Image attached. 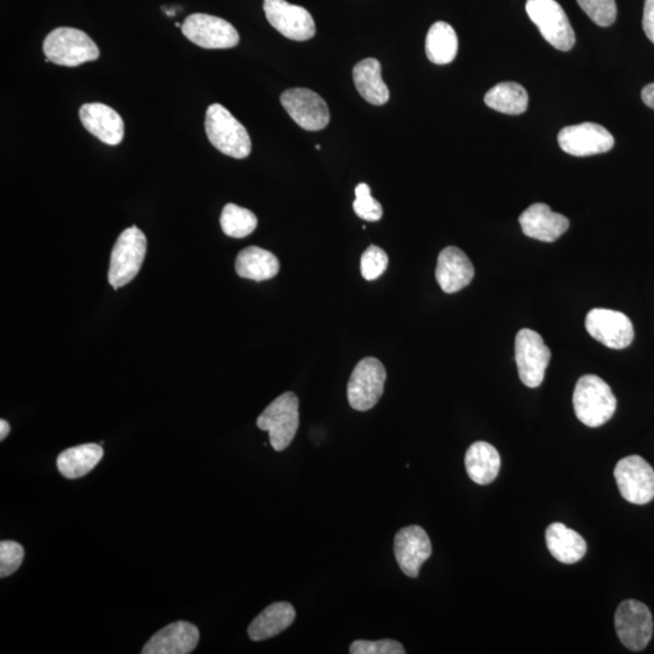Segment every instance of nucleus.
<instances>
[{
    "label": "nucleus",
    "instance_id": "obj_1",
    "mask_svg": "<svg viewBox=\"0 0 654 654\" xmlns=\"http://www.w3.org/2000/svg\"><path fill=\"white\" fill-rule=\"evenodd\" d=\"M573 409L585 426L598 428L611 420L617 410V399L612 389L599 376L579 378L573 392Z\"/></svg>",
    "mask_w": 654,
    "mask_h": 654
},
{
    "label": "nucleus",
    "instance_id": "obj_2",
    "mask_svg": "<svg viewBox=\"0 0 654 654\" xmlns=\"http://www.w3.org/2000/svg\"><path fill=\"white\" fill-rule=\"evenodd\" d=\"M205 131L211 145L226 156L235 159L250 156L251 139L248 130L222 105L214 103L208 108Z\"/></svg>",
    "mask_w": 654,
    "mask_h": 654
},
{
    "label": "nucleus",
    "instance_id": "obj_3",
    "mask_svg": "<svg viewBox=\"0 0 654 654\" xmlns=\"http://www.w3.org/2000/svg\"><path fill=\"white\" fill-rule=\"evenodd\" d=\"M43 51L50 62L66 67H77L100 57L94 40L85 32L71 27H60L50 32L44 40Z\"/></svg>",
    "mask_w": 654,
    "mask_h": 654
},
{
    "label": "nucleus",
    "instance_id": "obj_4",
    "mask_svg": "<svg viewBox=\"0 0 654 654\" xmlns=\"http://www.w3.org/2000/svg\"><path fill=\"white\" fill-rule=\"evenodd\" d=\"M147 252L145 233L136 226L125 229L114 244L108 281L114 289L123 288L139 274Z\"/></svg>",
    "mask_w": 654,
    "mask_h": 654
},
{
    "label": "nucleus",
    "instance_id": "obj_5",
    "mask_svg": "<svg viewBox=\"0 0 654 654\" xmlns=\"http://www.w3.org/2000/svg\"><path fill=\"white\" fill-rule=\"evenodd\" d=\"M296 394L288 392L275 399L258 417L257 427L269 433V441L275 451L288 449L295 439L300 427V412H298Z\"/></svg>",
    "mask_w": 654,
    "mask_h": 654
},
{
    "label": "nucleus",
    "instance_id": "obj_6",
    "mask_svg": "<svg viewBox=\"0 0 654 654\" xmlns=\"http://www.w3.org/2000/svg\"><path fill=\"white\" fill-rule=\"evenodd\" d=\"M526 11L543 38L555 49L570 51L575 47V31L556 0H527Z\"/></svg>",
    "mask_w": 654,
    "mask_h": 654
},
{
    "label": "nucleus",
    "instance_id": "obj_7",
    "mask_svg": "<svg viewBox=\"0 0 654 654\" xmlns=\"http://www.w3.org/2000/svg\"><path fill=\"white\" fill-rule=\"evenodd\" d=\"M550 359L552 353L538 332L530 329L518 332L515 338V361L520 380L526 387L541 386Z\"/></svg>",
    "mask_w": 654,
    "mask_h": 654
},
{
    "label": "nucleus",
    "instance_id": "obj_8",
    "mask_svg": "<svg viewBox=\"0 0 654 654\" xmlns=\"http://www.w3.org/2000/svg\"><path fill=\"white\" fill-rule=\"evenodd\" d=\"M387 372L380 360L365 358L355 366L348 382V401L357 411H369L382 398Z\"/></svg>",
    "mask_w": 654,
    "mask_h": 654
},
{
    "label": "nucleus",
    "instance_id": "obj_9",
    "mask_svg": "<svg viewBox=\"0 0 654 654\" xmlns=\"http://www.w3.org/2000/svg\"><path fill=\"white\" fill-rule=\"evenodd\" d=\"M181 30L183 36L204 49H231L240 42L239 33L232 24L208 14L189 15Z\"/></svg>",
    "mask_w": 654,
    "mask_h": 654
},
{
    "label": "nucleus",
    "instance_id": "obj_10",
    "mask_svg": "<svg viewBox=\"0 0 654 654\" xmlns=\"http://www.w3.org/2000/svg\"><path fill=\"white\" fill-rule=\"evenodd\" d=\"M615 479L625 501L650 503L654 499V469L641 456H628L617 463Z\"/></svg>",
    "mask_w": 654,
    "mask_h": 654
},
{
    "label": "nucleus",
    "instance_id": "obj_11",
    "mask_svg": "<svg viewBox=\"0 0 654 654\" xmlns=\"http://www.w3.org/2000/svg\"><path fill=\"white\" fill-rule=\"evenodd\" d=\"M616 631L622 644L631 651H642L652 639L653 618L650 608L640 601L625 600L618 606Z\"/></svg>",
    "mask_w": 654,
    "mask_h": 654
},
{
    "label": "nucleus",
    "instance_id": "obj_12",
    "mask_svg": "<svg viewBox=\"0 0 654 654\" xmlns=\"http://www.w3.org/2000/svg\"><path fill=\"white\" fill-rule=\"evenodd\" d=\"M585 329L594 340L611 349H625L634 341V327L622 312L595 308L585 319Z\"/></svg>",
    "mask_w": 654,
    "mask_h": 654
},
{
    "label": "nucleus",
    "instance_id": "obj_13",
    "mask_svg": "<svg viewBox=\"0 0 654 654\" xmlns=\"http://www.w3.org/2000/svg\"><path fill=\"white\" fill-rule=\"evenodd\" d=\"M280 101L289 116L304 130L319 131L329 125V107L323 97L312 90L302 88L286 90L281 95Z\"/></svg>",
    "mask_w": 654,
    "mask_h": 654
},
{
    "label": "nucleus",
    "instance_id": "obj_14",
    "mask_svg": "<svg viewBox=\"0 0 654 654\" xmlns=\"http://www.w3.org/2000/svg\"><path fill=\"white\" fill-rule=\"evenodd\" d=\"M267 20L284 37L306 42L315 36V22L307 9L286 0H263Z\"/></svg>",
    "mask_w": 654,
    "mask_h": 654
},
{
    "label": "nucleus",
    "instance_id": "obj_15",
    "mask_svg": "<svg viewBox=\"0 0 654 654\" xmlns=\"http://www.w3.org/2000/svg\"><path fill=\"white\" fill-rule=\"evenodd\" d=\"M559 146L573 157H590L611 151L615 139L604 126L583 123L566 126L558 136Z\"/></svg>",
    "mask_w": 654,
    "mask_h": 654
},
{
    "label": "nucleus",
    "instance_id": "obj_16",
    "mask_svg": "<svg viewBox=\"0 0 654 654\" xmlns=\"http://www.w3.org/2000/svg\"><path fill=\"white\" fill-rule=\"evenodd\" d=\"M433 553L427 532L421 526L412 525L401 529L394 538V554L400 570L407 577L417 578L424 562Z\"/></svg>",
    "mask_w": 654,
    "mask_h": 654
},
{
    "label": "nucleus",
    "instance_id": "obj_17",
    "mask_svg": "<svg viewBox=\"0 0 654 654\" xmlns=\"http://www.w3.org/2000/svg\"><path fill=\"white\" fill-rule=\"evenodd\" d=\"M519 222L526 237L544 243L555 242L570 227L569 218L556 214L547 204L542 203L533 204L522 212Z\"/></svg>",
    "mask_w": 654,
    "mask_h": 654
},
{
    "label": "nucleus",
    "instance_id": "obj_18",
    "mask_svg": "<svg viewBox=\"0 0 654 654\" xmlns=\"http://www.w3.org/2000/svg\"><path fill=\"white\" fill-rule=\"evenodd\" d=\"M475 269L468 256L456 246L440 252L435 278L446 294H455L472 283Z\"/></svg>",
    "mask_w": 654,
    "mask_h": 654
},
{
    "label": "nucleus",
    "instance_id": "obj_19",
    "mask_svg": "<svg viewBox=\"0 0 654 654\" xmlns=\"http://www.w3.org/2000/svg\"><path fill=\"white\" fill-rule=\"evenodd\" d=\"M79 117L84 128L106 145L122 143L124 122L113 108L103 103H86L80 108Z\"/></svg>",
    "mask_w": 654,
    "mask_h": 654
},
{
    "label": "nucleus",
    "instance_id": "obj_20",
    "mask_svg": "<svg viewBox=\"0 0 654 654\" xmlns=\"http://www.w3.org/2000/svg\"><path fill=\"white\" fill-rule=\"evenodd\" d=\"M200 639L199 629L192 623L175 622L154 634L143 647L142 654H188Z\"/></svg>",
    "mask_w": 654,
    "mask_h": 654
},
{
    "label": "nucleus",
    "instance_id": "obj_21",
    "mask_svg": "<svg viewBox=\"0 0 654 654\" xmlns=\"http://www.w3.org/2000/svg\"><path fill=\"white\" fill-rule=\"evenodd\" d=\"M545 542L550 554L562 564H576L587 553V543L584 538L561 522L549 525L545 531Z\"/></svg>",
    "mask_w": 654,
    "mask_h": 654
},
{
    "label": "nucleus",
    "instance_id": "obj_22",
    "mask_svg": "<svg viewBox=\"0 0 654 654\" xmlns=\"http://www.w3.org/2000/svg\"><path fill=\"white\" fill-rule=\"evenodd\" d=\"M296 611L289 602H275L262 611L250 624L248 634L252 641H263L283 633L295 622Z\"/></svg>",
    "mask_w": 654,
    "mask_h": 654
},
{
    "label": "nucleus",
    "instance_id": "obj_23",
    "mask_svg": "<svg viewBox=\"0 0 654 654\" xmlns=\"http://www.w3.org/2000/svg\"><path fill=\"white\" fill-rule=\"evenodd\" d=\"M469 478L478 485H489L496 480L501 469V456L495 446L485 441L470 445L466 453Z\"/></svg>",
    "mask_w": 654,
    "mask_h": 654
},
{
    "label": "nucleus",
    "instance_id": "obj_24",
    "mask_svg": "<svg viewBox=\"0 0 654 654\" xmlns=\"http://www.w3.org/2000/svg\"><path fill=\"white\" fill-rule=\"evenodd\" d=\"M354 84L359 94L371 105L382 106L389 100V89L382 79V66L376 59H365L355 65Z\"/></svg>",
    "mask_w": 654,
    "mask_h": 654
},
{
    "label": "nucleus",
    "instance_id": "obj_25",
    "mask_svg": "<svg viewBox=\"0 0 654 654\" xmlns=\"http://www.w3.org/2000/svg\"><path fill=\"white\" fill-rule=\"evenodd\" d=\"M278 257L271 251L250 246L239 252L235 261V272L244 279L265 281L279 273Z\"/></svg>",
    "mask_w": 654,
    "mask_h": 654
},
{
    "label": "nucleus",
    "instance_id": "obj_26",
    "mask_svg": "<svg viewBox=\"0 0 654 654\" xmlns=\"http://www.w3.org/2000/svg\"><path fill=\"white\" fill-rule=\"evenodd\" d=\"M103 457L101 445L84 444L71 447L57 457V469L67 479L83 478L90 473Z\"/></svg>",
    "mask_w": 654,
    "mask_h": 654
},
{
    "label": "nucleus",
    "instance_id": "obj_27",
    "mask_svg": "<svg viewBox=\"0 0 654 654\" xmlns=\"http://www.w3.org/2000/svg\"><path fill=\"white\" fill-rule=\"evenodd\" d=\"M458 38L456 31L447 22L439 21L429 28L426 39V54L435 65H447L456 59Z\"/></svg>",
    "mask_w": 654,
    "mask_h": 654
},
{
    "label": "nucleus",
    "instance_id": "obj_28",
    "mask_svg": "<svg viewBox=\"0 0 654 654\" xmlns=\"http://www.w3.org/2000/svg\"><path fill=\"white\" fill-rule=\"evenodd\" d=\"M485 103L497 112L519 116L529 107V94L518 83H499L486 94Z\"/></svg>",
    "mask_w": 654,
    "mask_h": 654
},
{
    "label": "nucleus",
    "instance_id": "obj_29",
    "mask_svg": "<svg viewBox=\"0 0 654 654\" xmlns=\"http://www.w3.org/2000/svg\"><path fill=\"white\" fill-rule=\"evenodd\" d=\"M220 222L223 233L235 239L248 237L258 225L254 212L235 204H227L223 208Z\"/></svg>",
    "mask_w": 654,
    "mask_h": 654
},
{
    "label": "nucleus",
    "instance_id": "obj_30",
    "mask_svg": "<svg viewBox=\"0 0 654 654\" xmlns=\"http://www.w3.org/2000/svg\"><path fill=\"white\" fill-rule=\"evenodd\" d=\"M579 7L600 27H610L617 19L616 0H577Z\"/></svg>",
    "mask_w": 654,
    "mask_h": 654
},
{
    "label": "nucleus",
    "instance_id": "obj_31",
    "mask_svg": "<svg viewBox=\"0 0 654 654\" xmlns=\"http://www.w3.org/2000/svg\"><path fill=\"white\" fill-rule=\"evenodd\" d=\"M353 208L355 214L365 221H380L383 216L382 205L375 198H372L371 189L366 183H360L355 188Z\"/></svg>",
    "mask_w": 654,
    "mask_h": 654
},
{
    "label": "nucleus",
    "instance_id": "obj_32",
    "mask_svg": "<svg viewBox=\"0 0 654 654\" xmlns=\"http://www.w3.org/2000/svg\"><path fill=\"white\" fill-rule=\"evenodd\" d=\"M388 255L376 245H371L361 256V274L372 281L381 277L388 267Z\"/></svg>",
    "mask_w": 654,
    "mask_h": 654
},
{
    "label": "nucleus",
    "instance_id": "obj_33",
    "mask_svg": "<svg viewBox=\"0 0 654 654\" xmlns=\"http://www.w3.org/2000/svg\"><path fill=\"white\" fill-rule=\"evenodd\" d=\"M24 558L25 549L21 544L14 541L0 543V577L5 578L13 575L19 570Z\"/></svg>",
    "mask_w": 654,
    "mask_h": 654
},
{
    "label": "nucleus",
    "instance_id": "obj_34",
    "mask_svg": "<svg viewBox=\"0 0 654 654\" xmlns=\"http://www.w3.org/2000/svg\"><path fill=\"white\" fill-rule=\"evenodd\" d=\"M349 652L352 654H405L406 650L400 642L395 640H357L353 642Z\"/></svg>",
    "mask_w": 654,
    "mask_h": 654
},
{
    "label": "nucleus",
    "instance_id": "obj_35",
    "mask_svg": "<svg viewBox=\"0 0 654 654\" xmlns=\"http://www.w3.org/2000/svg\"><path fill=\"white\" fill-rule=\"evenodd\" d=\"M642 27H644L646 37L654 44V0H645Z\"/></svg>",
    "mask_w": 654,
    "mask_h": 654
},
{
    "label": "nucleus",
    "instance_id": "obj_36",
    "mask_svg": "<svg viewBox=\"0 0 654 654\" xmlns=\"http://www.w3.org/2000/svg\"><path fill=\"white\" fill-rule=\"evenodd\" d=\"M641 99L646 106L654 109V83L648 84L642 89Z\"/></svg>",
    "mask_w": 654,
    "mask_h": 654
},
{
    "label": "nucleus",
    "instance_id": "obj_37",
    "mask_svg": "<svg viewBox=\"0 0 654 654\" xmlns=\"http://www.w3.org/2000/svg\"><path fill=\"white\" fill-rule=\"evenodd\" d=\"M9 433H10V424L5 420L0 421V440L2 441L5 440V438H7Z\"/></svg>",
    "mask_w": 654,
    "mask_h": 654
},
{
    "label": "nucleus",
    "instance_id": "obj_38",
    "mask_svg": "<svg viewBox=\"0 0 654 654\" xmlns=\"http://www.w3.org/2000/svg\"><path fill=\"white\" fill-rule=\"evenodd\" d=\"M315 148L320 149L321 147H320V145H317V146H315Z\"/></svg>",
    "mask_w": 654,
    "mask_h": 654
}]
</instances>
